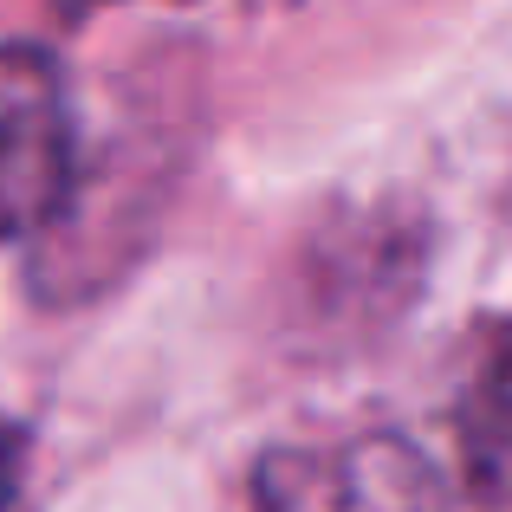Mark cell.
Returning <instances> with one entry per match:
<instances>
[{"label":"cell","mask_w":512,"mask_h":512,"mask_svg":"<svg viewBox=\"0 0 512 512\" xmlns=\"http://www.w3.org/2000/svg\"><path fill=\"white\" fill-rule=\"evenodd\" d=\"M454 448L474 500L512 506V325L493 331L454 402Z\"/></svg>","instance_id":"3957f363"},{"label":"cell","mask_w":512,"mask_h":512,"mask_svg":"<svg viewBox=\"0 0 512 512\" xmlns=\"http://www.w3.org/2000/svg\"><path fill=\"white\" fill-rule=\"evenodd\" d=\"M72 188V111L46 52L0 46V240L39 234Z\"/></svg>","instance_id":"7a4b0ae2"},{"label":"cell","mask_w":512,"mask_h":512,"mask_svg":"<svg viewBox=\"0 0 512 512\" xmlns=\"http://www.w3.org/2000/svg\"><path fill=\"white\" fill-rule=\"evenodd\" d=\"M260 512H448V487L422 448L396 435H357L266 454Z\"/></svg>","instance_id":"6da1fadb"},{"label":"cell","mask_w":512,"mask_h":512,"mask_svg":"<svg viewBox=\"0 0 512 512\" xmlns=\"http://www.w3.org/2000/svg\"><path fill=\"white\" fill-rule=\"evenodd\" d=\"M13 487H20V435L0 428V506L13 500Z\"/></svg>","instance_id":"277c9868"}]
</instances>
